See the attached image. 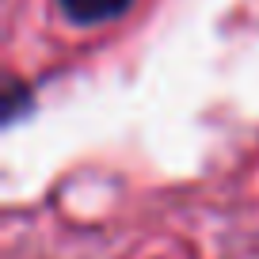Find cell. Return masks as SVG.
<instances>
[{"label":"cell","mask_w":259,"mask_h":259,"mask_svg":"<svg viewBox=\"0 0 259 259\" xmlns=\"http://www.w3.org/2000/svg\"><path fill=\"white\" fill-rule=\"evenodd\" d=\"M134 0H57V8L76 27H103L111 19L126 16Z\"/></svg>","instance_id":"1"}]
</instances>
